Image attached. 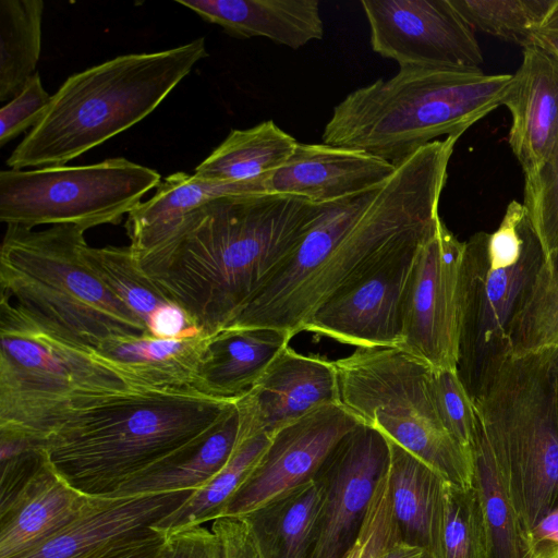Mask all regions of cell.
Here are the masks:
<instances>
[{
	"instance_id": "b9f144b4",
	"label": "cell",
	"mask_w": 558,
	"mask_h": 558,
	"mask_svg": "<svg viewBox=\"0 0 558 558\" xmlns=\"http://www.w3.org/2000/svg\"><path fill=\"white\" fill-rule=\"evenodd\" d=\"M220 545V558H264L245 517H221L210 529Z\"/></svg>"
},
{
	"instance_id": "4fadbf2b",
	"label": "cell",
	"mask_w": 558,
	"mask_h": 558,
	"mask_svg": "<svg viewBox=\"0 0 558 558\" xmlns=\"http://www.w3.org/2000/svg\"><path fill=\"white\" fill-rule=\"evenodd\" d=\"M372 49L400 66L481 69L475 32L450 0H362Z\"/></svg>"
},
{
	"instance_id": "ac0fdd59",
	"label": "cell",
	"mask_w": 558,
	"mask_h": 558,
	"mask_svg": "<svg viewBox=\"0 0 558 558\" xmlns=\"http://www.w3.org/2000/svg\"><path fill=\"white\" fill-rule=\"evenodd\" d=\"M502 106L511 116L508 142L524 180L534 178L558 144V60L530 45Z\"/></svg>"
},
{
	"instance_id": "5bb4252c",
	"label": "cell",
	"mask_w": 558,
	"mask_h": 558,
	"mask_svg": "<svg viewBox=\"0 0 558 558\" xmlns=\"http://www.w3.org/2000/svg\"><path fill=\"white\" fill-rule=\"evenodd\" d=\"M388 464L387 438L364 423L338 442L315 476L324 499L311 558H344L353 548Z\"/></svg>"
},
{
	"instance_id": "f546056e",
	"label": "cell",
	"mask_w": 558,
	"mask_h": 558,
	"mask_svg": "<svg viewBox=\"0 0 558 558\" xmlns=\"http://www.w3.org/2000/svg\"><path fill=\"white\" fill-rule=\"evenodd\" d=\"M41 0L0 1V100H11L37 73Z\"/></svg>"
},
{
	"instance_id": "d6986e66",
	"label": "cell",
	"mask_w": 558,
	"mask_h": 558,
	"mask_svg": "<svg viewBox=\"0 0 558 558\" xmlns=\"http://www.w3.org/2000/svg\"><path fill=\"white\" fill-rule=\"evenodd\" d=\"M395 170L396 165L365 151L298 143L266 185L267 192L328 204L378 187Z\"/></svg>"
},
{
	"instance_id": "d590c367",
	"label": "cell",
	"mask_w": 558,
	"mask_h": 558,
	"mask_svg": "<svg viewBox=\"0 0 558 558\" xmlns=\"http://www.w3.org/2000/svg\"><path fill=\"white\" fill-rule=\"evenodd\" d=\"M430 387L439 418L452 437L472 452L480 418L471 398L456 369L432 367Z\"/></svg>"
},
{
	"instance_id": "603a6c76",
	"label": "cell",
	"mask_w": 558,
	"mask_h": 558,
	"mask_svg": "<svg viewBox=\"0 0 558 558\" xmlns=\"http://www.w3.org/2000/svg\"><path fill=\"white\" fill-rule=\"evenodd\" d=\"M289 333L272 328H227L207 338L196 389L238 401L289 345Z\"/></svg>"
},
{
	"instance_id": "ffe728a7",
	"label": "cell",
	"mask_w": 558,
	"mask_h": 558,
	"mask_svg": "<svg viewBox=\"0 0 558 558\" xmlns=\"http://www.w3.org/2000/svg\"><path fill=\"white\" fill-rule=\"evenodd\" d=\"M192 493L90 497L65 526L16 558H86L124 535L155 525Z\"/></svg>"
},
{
	"instance_id": "d4e9b609",
	"label": "cell",
	"mask_w": 558,
	"mask_h": 558,
	"mask_svg": "<svg viewBox=\"0 0 558 558\" xmlns=\"http://www.w3.org/2000/svg\"><path fill=\"white\" fill-rule=\"evenodd\" d=\"M324 499L315 477L244 515L264 558H311Z\"/></svg>"
},
{
	"instance_id": "2e32d148",
	"label": "cell",
	"mask_w": 558,
	"mask_h": 558,
	"mask_svg": "<svg viewBox=\"0 0 558 558\" xmlns=\"http://www.w3.org/2000/svg\"><path fill=\"white\" fill-rule=\"evenodd\" d=\"M425 243L403 250L330 300L305 324L303 331L356 348H399L404 298Z\"/></svg>"
},
{
	"instance_id": "8d00e7d4",
	"label": "cell",
	"mask_w": 558,
	"mask_h": 558,
	"mask_svg": "<svg viewBox=\"0 0 558 558\" xmlns=\"http://www.w3.org/2000/svg\"><path fill=\"white\" fill-rule=\"evenodd\" d=\"M523 205L547 260L558 251V144L538 173L524 180Z\"/></svg>"
},
{
	"instance_id": "f35d334b",
	"label": "cell",
	"mask_w": 558,
	"mask_h": 558,
	"mask_svg": "<svg viewBox=\"0 0 558 558\" xmlns=\"http://www.w3.org/2000/svg\"><path fill=\"white\" fill-rule=\"evenodd\" d=\"M526 208L518 201H511L502 220L493 233H488L487 257L490 268H507L517 264L523 253V223Z\"/></svg>"
},
{
	"instance_id": "3957f363",
	"label": "cell",
	"mask_w": 558,
	"mask_h": 558,
	"mask_svg": "<svg viewBox=\"0 0 558 558\" xmlns=\"http://www.w3.org/2000/svg\"><path fill=\"white\" fill-rule=\"evenodd\" d=\"M235 408L236 401L194 389L114 393L68 413L41 447L73 488L90 497L111 496L196 451Z\"/></svg>"
},
{
	"instance_id": "1f68e13d",
	"label": "cell",
	"mask_w": 558,
	"mask_h": 558,
	"mask_svg": "<svg viewBox=\"0 0 558 558\" xmlns=\"http://www.w3.org/2000/svg\"><path fill=\"white\" fill-rule=\"evenodd\" d=\"M475 486L486 521L490 558H527V542L480 422L472 448Z\"/></svg>"
},
{
	"instance_id": "44dd1931",
	"label": "cell",
	"mask_w": 558,
	"mask_h": 558,
	"mask_svg": "<svg viewBox=\"0 0 558 558\" xmlns=\"http://www.w3.org/2000/svg\"><path fill=\"white\" fill-rule=\"evenodd\" d=\"M50 465L47 457L28 484L0 506V558H16L57 533L89 502Z\"/></svg>"
},
{
	"instance_id": "7c38bea8",
	"label": "cell",
	"mask_w": 558,
	"mask_h": 558,
	"mask_svg": "<svg viewBox=\"0 0 558 558\" xmlns=\"http://www.w3.org/2000/svg\"><path fill=\"white\" fill-rule=\"evenodd\" d=\"M464 242L441 220L420 250L407 289L399 349L437 369H456Z\"/></svg>"
},
{
	"instance_id": "4dcf8cb0",
	"label": "cell",
	"mask_w": 558,
	"mask_h": 558,
	"mask_svg": "<svg viewBox=\"0 0 558 558\" xmlns=\"http://www.w3.org/2000/svg\"><path fill=\"white\" fill-rule=\"evenodd\" d=\"M238 407L221 426L193 453L168 466L122 485L112 497L196 490L206 485L229 461L239 436Z\"/></svg>"
},
{
	"instance_id": "83f0119b",
	"label": "cell",
	"mask_w": 558,
	"mask_h": 558,
	"mask_svg": "<svg viewBox=\"0 0 558 558\" xmlns=\"http://www.w3.org/2000/svg\"><path fill=\"white\" fill-rule=\"evenodd\" d=\"M270 441L271 437L266 434L248 435L239 428L234 450L226 465L206 485L193 490L177 509L153 526L167 535L220 518L227 504L258 464Z\"/></svg>"
},
{
	"instance_id": "cb8c5ba5",
	"label": "cell",
	"mask_w": 558,
	"mask_h": 558,
	"mask_svg": "<svg viewBox=\"0 0 558 558\" xmlns=\"http://www.w3.org/2000/svg\"><path fill=\"white\" fill-rule=\"evenodd\" d=\"M207 338L159 339L148 335L113 339L95 354L140 389L197 390Z\"/></svg>"
},
{
	"instance_id": "5b68a950",
	"label": "cell",
	"mask_w": 558,
	"mask_h": 558,
	"mask_svg": "<svg viewBox=\"0 0 558 558\" xmlns=\"http://www.w3.org/2000/svg\"><path fill=\"white\" fill-rule=\"evenodd\" d=\"M207 56L199 37L168 50L118 56L69 76L7 165L64 166L146 118Z\"/></svg>"
},
{
	"instance_id": "f907efd6",
	"label": "cell",
	"mask_w": 558,
	"mask_h": 558,
	"mask_svg": "<svg viewBox=\"0 0 558 558\" xmlns=\"http://www.w3.org/2000/svg\"><path fill=\"white\" fill-rule=\"evenodd\" d=\"M428 558H430L429 555H428Z\"/></svg>"
},
{
	"instance_id": "484cf974",
	"label": "cell",
	"mask_w": 558,
	"mask_h": 558,
	"mask_svg": "<svg viewBox=\"0 0 558 558\" xmlns=\"http://www.w3.org/2000/svg\"><path fill=\"white\" fill-rule=\"evenodd\" d=\"M298 143L272 120L231 130L195 168L194 175L209 181L258 183L267 191V179L287 161Z\"/></svg>"
},
{
	"instance_id": "ee69618b",
	"label": "cell",
	"mask_w": 558,
	"mask_h": 558,
	"mask_svg": "<svg viewBox=\"0 0 558 558\" xmlns=\"http://www.w3.org/2000/svg\"><path fill=\"white\" fill-rule=\"evenodd\" d=\"M145 326L148 336L159 339L192 338L202 333L186 313L172 302L156 310Z\"/></svg>"
},
{
	"instance_id": "60d3db41",
	"label": "cell",
	"mask_w": 558,
	"mask_h": 558,
	"mask_svg": "<svg viewBox=\"0 0 558 558\" xmlns=\"http://www.w3.org/2000/svg\"><path fill=\"white\" fill-rule=\"evenodd\" d=\"M161 558H220L216 534L203 525H193L166 535Z\"/></svg>"
},
{
	"instance_id": "e0dca14e",
	"label": "cell",
	"mask_w": 558,
	"mask_h": 558,
	"mask_svg": "<svg viewBox=\"0 0 558 558\" xmlns=\"http://www.w3.org/2000/svg\"><path fill=\"white\" fill-rule=\"evenodd\" d=\"M340 403L333 361L286 347L252 390L236 401L240 429L272 437L314 410Z\"/></svg>"
},
{
	"instance_id": "bcb514c9",
	"label": "cell",
	"mask_w": 558,
	"mask_h": 558,
	"mask_svg": "<svg viewBox=\"0 0 558 558\" xmlns=\"http://www.w3.org/2000/svg\"><path fill=\"white\" fill-rule=\"evenodd\" d=\"M380 558H428V551L423 547L395 538L383 551Z\"/></svg>"
},
{
	"instance_id": "6da1fadb",
	"label": "cell",
	"mask_w": 558,
	"mask_h": 558,
	"mask_svg": "<svg viewBox=\"0 0 558 558\" xmlns=\"http://www.w3.org/2000/svg\"><path fill=\"white\" fill-rule=\"evenodd\" d=\"M458 140L428 143L378 187L325 204L295 252L227 328H272L292 338L330 300L433 238Z\"/></svg>"
},
{
	"instance_id": "ab89813d",
	"label": "cell",
	"mask_w": 558,
	"mask_h": 558,
	"mask_svg": "<svg viewBox=\"0 0 558 558\" xmlns=\"http://www.w3.org/2000/svg\"><path fill=\"white\" fill-rule=\"evenodd\" d=\"M360 537L361 558H380L386 547L397 538L391 515L387 472L377 485Z\"/></svg>"
},
{
	"instance_id": "7dc6e473",
	"label": "cell",
	"mask_w": 558,
	"mask_h": 558,
	"mask_svg": "<svg viewBox=\"0 0 558 558\" xmlns=\"http://www.w3.org/2000/svg\"><path fill=\"white\" fill-rule=\"evenodd\" d=\"M531 45H534L558 60V31H535L532 34Z\"/></svg>"
},
{
	"instance_id": "7402d4cb",
	"label": "cell",
	"mask_w": 558,
	"mask_h": 558,
	"mask_svg": "<svg viewBox=\"0 0 558 558\" xmlns=\"http://www.w3.org/2000/svg\"><path fill=\"white\" fill-rule=\"evenodd\" d=\"M236 38L265 37L299 49L324 35L317 0H175Z\"/></svg>"
},
{
	"instance_id": "9a60e30c",
	"label": "cell",
	"mask_w": 558,
	"mask_h": 558,
	"mask_svg": "<svg viewBox=\"0 0 558 558\" xmlns=\"http://www.w3.org/2000/svg\"><path fill=\"white\" fill-rule=\"evenodd\" d=\"M360 423L341 403H333L279 429L221 517H244L315 478L338 442Z\"/></svg>"
},
{
	"instance_id": "52a82bcc",
	"label": "cell",
	"mask_w": 558,
	"mask_h": 558,
	"mask_svg": "<svg viewBox=\"0 0 558 558\" xmlns=\"http://www.w3.org/2000/svg\"><path fill=\"white\" fill-rule=\"evenodd\" d=\"M474 403L526 537L558 505V345L511 355Z\"/></svg>"
},
{
	"instance_id": "8992f818",
	"label": "cell",
	"mask_w": 558,
	"mask_h": 558,
	"mask_svg": "<svg viewBox=\"0 0 558 558\" xmlns=\"http://www.w3.org/2000/svg\"><path fill=\"white\" fill-rule=\"evenodd\" d=\"M85 230L8 226L0 250L1 293L58 337L89 352L113 339L148 335L144 322L83 256Z\"/></svg>"
},
{
	"instance_id": "277c9868",
	"label": "cell",
	"mask_w": 558,
	"mask_h": 558,
	"mask_svg": "<svg viewBox=\"0 0 558 558\" xmlns=\"http://www.w3.org/2000/svg\"><path fill=\"white\" fill-rule=\"evenodd\" d=\"M512 81L482 69L400 66L336 105L322 143L396 165L441 136L460 137L502 106Z\"/></svg>"
},
{
	"instance_id": "d6a6232c",
	"label": "cell",
	"mask_w": 558,
	"mask_h": 558,
	"mask_svg": "<svg viewBox=\"0 0 558 558\" xmlns=\"http://www.w3.org/2000/svg\"><path fill=\"white\" fill-rule=\"evenodd\" d=\"M83 256L99 279L144 324L170 301L138 266L130 246L83 247Z\"/></svg>"
},
{
	"instance_id": "7bdbcfd3",
	"label": "cell",
	"mask_w": 558,
	"mask_h": 558,
	"mask_svg": "<svg viewBox=\"0 0 558 558\" xmlns=\"http://www.w3.org/2000/svg\"><path fill=\"white\" fill-rule=\"evenodd\" d=\"M166 534L147 526L124 535L86 558H161Z\"/></svg>"
},
{
	"instance_id": "681fc988",
	"label": "cell",
	"mask_w": 558,
	"mask_h": 558,
	"mask_svg": "<svg viewBox=\"0 0 558 558\" xmlns=\"http://www.w3.org/2000/svg\"><path fill=\"white\" fill-rule=\"evenodd\" d=\"M362 553V541L361 537L356 542V544L353 546V548L345 555L344 558H361Z\"/></svg>"
},
{
	"instance_id": "7a4b0ae2",
	"label": "cell",
	"mask_w": 558,
	"mask_h": 558,
	"mask_svg": "<svg viewBox=\"0 0 558 558\" xmlns=\"http://www.w3.org/2000/svg\"><path fill=\"white\" fill-rule=\"evenodd\" d=\"M324 206L274 192L223 196L185 214L133 255L209 338L234 322L291 257Z\"/></svg>"
},
{
	"instance_id": "9c48e42d",
	"label": "cell",
	"mask_w": 558,
	"mask_h": 558,
	"mask_svg": "<svg viewBox=\"0 0 558 558\" xmlns=\"http://www.w3.org/2000/svg\"><path fill=\"white\" fill-rule=\"evenodd\" d=\"M340 403L444 480L473 486V454L446 429L430 387L432 366L399 348H356L333 361Z\"/></svg>"
},
{
	"instance_id": "4316f807",
	"label": "cell",
	"mask_w": 558,
	"mask_h": 558,
	"mask_svg": "<svg viewBox=\"0 0 558 558\" xmlns=\"http://www.w3.org/2000/svg\"><path fill=\"white\" fill-rule=\"evenodd\" d=\"M387 440V481L397 538L428 551L433 519L446 480L408 450Z\"/></svg>"
},
{
	"instance_id": "f1b7e54d",
	"label": "cell",
	"mask_w": 558,
	"mask_h": 558,
	"mask_svg": "<svg viewBox=\"0 0 558 558\" xmlns=\"http://www.w3.org/2000/svg\"><path fill=\"white\" fill-rule=\"evenodd\" d=\"M430 558H490L489 537L475 486L444 482L428 549Z\"/></svg>"
},
{
	"instance_id": "c3c4849f",
	"label": "cell",
	"mask_w": 558,
	"mask_h": 558,
	"mask_svg": "<svg viewBox=\"0 0 558 558\" xmlns=\"http://www.w3.org/2000/svg\"><path fill=\"white\" fill-rule=\"evenodd\" d=\"M537 31H558V0Z\"/></svg>"
},
{
	"instance_id": "ba28073f",
	"label": "cell",
	"mask_w": 558,
	"mask_h": 558,
	"mask_svg": "<svg viewBox=\"0 0 558 558\" xmlns=\"http://www.w3.org/2000/svg\"><path fill=\"white\" fill-rule=\"evenodd\" d=\"M144 390L95 352L58 337L0 298V428L43 440L68 413L106 396Z\"/></svg>"
},
{
	"instance_id": "836d02e7",
	"label": "cell",
	"mask_w": 558,
	"mask_h": 558,
	"mask_svg": "<svg viewBox=\"0 0 558 558\" xmlns=\"http://www.w3.org/2000/svg\"><path fill=\"white\" fill-rule=\"evenodd\" d=\"M510 341L515 356L558 345V251L541 267L512 323Z\"/></svg>"
},
{
	"instance_id": "e575fe53",
	"label": "cell",
	"mask_w": 558,
	"mask_h": 558,
	"mask_svg": "<svg viewBox=\"0 0 558 558\" xmlns=\"http://www.w3.org/2000/svg\"><path fill=\"white\" fill-rule=\"evenodd\" d=\"M475 32L522 48L531 45L557 0H450Z\"/></svg>"
},
{
	"instance_id": "30bf717a",
	"label": "cell",
	"mask_w": 558,
	"mask_h": 558,
	"mask_svg": "<svg viewBox=\"0 0 558 558\" xmlns=\"http://www.w3.org/2000/svg\"><path fill=\"white\" fill-rule=\"evenodd\" d=\"M160 182L156 170L123 157L86 166L2 170L0 220L27 229L73 225L85 231L118 225Z\"/></svg>"
},
{
	"instance_id": "f6af8a7d",
	"label": "cell",
	"mask_w": 558,
	"mask_h": 558,
	"mask_svg": "<svg viewBox=\"0 0 558 558\" xmlns=\"http://www.w3.org/2000/svg\"><path fill=\"white\" fill-rule=\"evenodd\" d=\"M527 558H558V505L527 533Z\"/></svg>"
},
{
	"instance_id": "74e56055",
	"label": "cell",
	"mask_w": 558,
	"mask_h": 558,
	"mask_svg": "<svg viewBox=\"0 0 558 558\" xmlns=\"http://www.w3.org/2000/svg\"><path fill=\"white\" fill-rule=\"evenodd\" d=\"M51 96L36 73L0 110V146L3 147L26 129L35 126L47 111Z\"/></svg>"
},
{
	"instance_id": "8fae6325",
	"label": "cell",
	"mask_w": 558,
	"mask_h": 558,
	"mask_svg": "<svg viewBox=\"0 0 558 558\" xmlns=\"http://www.w3.org/2000/svg\"><path fill=\"white\" fill-rule=\"evenodd\" d=\"M523 238L520 260L507 268L489 267L487 232L474 233L464 242L457 373L474 401L512 355V323L545 262L529 216Z\"/></svg>"
}]
</instances>
